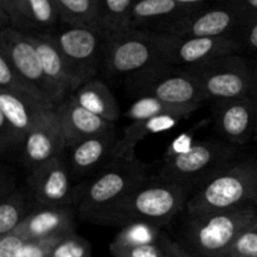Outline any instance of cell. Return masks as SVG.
<instances>
[{
  "mask_svg": "<svg viewBox=\"0 0 257 257\" xmlns=\"http://www.w3.org/2000/svg\"><path fill=\"white\" fill-rule=\"evenodd\" d=\"M140 160H115L99 171L77 198V212L83 221L112 225V220L133 191L146 181Z\"/></svg>",
  "mask_w": 257,
  "mask_h": 257,
  "instance_id": "1",
  "label": "cell"
},
{
  "mask_svg": "<svg viewBox=\"0 0 257 257\" xmlns=\"http://www.w3.org/2000/svg\"><path fill=\"white\" fill-rule=\"evenodd\" d=\"M257 200V158L231 163L201 183L187 202L191 218L250 205Z\"/></svg>",
  "mask_w": 257,
  "mask_h": 257,
  "instance_id": "2",
  "label": "cell"
},
{
  "mask_svg": "<svg viewBox=\"0 0 257 257\" xmlns=\"http://www.w3.org/2000/svg\"><path fill=\"white\" fill-rule=\"evenodd\" d=\"M191 187L158 180L143 181L118 210L112 225L146 222L161 227L187 207Z\"/></svg>",
  "mask_w": 257,
  "mask_h": 257,
  "instance_id": "3",
  "label": "cell"
},
{
  "mask_svg": "<svg viewBox=\"0 0 257 257\" xmlns=\"http://www.w3.org/2000/svg\"><path fill=\"white\" fill-rule=\"evenodd\" d=\"M257 221L252 203L191 218L186 242L197 257H227L238 236Z\"/></svg>",
  "mask_w": 257,
  "mask_h": 257,
  "instance_id": "4",
  "label": "cell"
},
{
  "mask_svg": "<svg viewBox=\"0 0 257 257\" xmlns=\"http://www.w3.org/2000/svg\"><path fill=\"white\" fill-rule=\"evenodd\" d=\"M104 72L109 77L132 78L163 64L155 33L137 28L104 32Z\"/></svg>",
  "mask_w": 257,
  "mask_h": 257,
  "instance_id": "5",
  "label": "cell"
},
{
  "mask_svg": "<svg viewBox=\"0 0 257 257\" xmlns=\"http://www.w3.org/2000/svg\"><path fill=\"white\" fill-rule=\"evenodd\" d=\"M233 145L202 141L187 151L171 156L158 171V178L191 187L201 185L228 165L235 156Z\"/></svg>",
  "mask_w": 257,
  "mask_h": 257,
  "instance_id": "6",
  "label": "cell"
},
{
  "mask_svg": "<svg viewBox=\"0 0 257 257\" xmlns=\"http://www.w3.org/2000/svg\"><path fill=\"white\" fill-rule=\"evenodd\" d=\"M48 34L80 85L97 78L104 67L105 33L102 28L62 24Z\"/></svg>",
  "mask_w": 257,
  "mask_h": 257,
  "instance_id": "7",
  "label": "cell"
},
{
  "mask_svg": "<svg viewBox=\"0 0 257 257\" xmlns=\"http://www.w3.org/2000/svg\"><path fill=\"white\" fill-rule=\"evenodd\" d=\"M188 69L197 77L206 99L221 102L251 95L253 69L240 55H222Z\"/></svg>",
  "mask_w": 257,
  "mask_h": 257,
  "instance_id": "8",
  "label": "cell"
},
{
  "mask_svg": "<svg viewBox=\"0 0 257 257\" xmlns=\"http://www.w3.org/2000/svg\"><path fill=\"white\" fill-rule=\"evenodd\" d=\"M163 63L155 69L132 78V89L140 97L150 95L177 107H200L206 100L197 77L188 68L170 69Z\"/></svg>",
  "mask_w": 257,
  "mask_h": 257,
  "instance_id": "9",
  "label": "cell"
},
{
  "mask_svg": "<svg viewBox=\"0 0 257 257\" xmlns=\"http://www.w3.org/2000/svg\"><path fill=\"white\" fill-rule=\"evenodd\" d=\"M0 54L7 58L22 77L37 85L55 108L68 99L65 93L45 75L29 33L13 27H3L0 32Z\"/></svg>",
  "mask_w": 257,
  "mask_h": 257,
  "instance_id": "10",
  "label": "cell"
},
{
  "mask_svg": "<svg viewBox=\"0 0 257 257\" xmlns=\"http://www.w3.org/2000/svg\"><path fill=\"white\" fill-rule=\"evenodd\" d=\"M155 39L161 60L170 67H195L217 57L235 54L240 48L237 40L231 37L197 38L155 33Z\"/></svg>",
  "mask_w": 257,
  "mask_h": 257,
  "instance_id": "11",
  "label": "cell"
},
{
  "mask_svg": "<svg viewBox=\"0 0 257 257\" xmlns=\"http://www.w3.org/2000/svg\"><path fill=\"white\" fill-rule=\"evenodd\" d=\"M54 108L38 100L0 89V150L7 152L20 146L28 133L47 119Z\"/></svg>",
  "mask_w": 257,
  "mask_h": 257,
  "instance_id": "12",
  "label": "cell"
},
{
  "mask_svg": "<svg viewBox=\"0 0 257 257\" xmlns=\"http://www.w3.org/2000/svg\"><path fill=\"white\" fill-rule=\"evenodd\" d=\"M29 187L40 207H70V203L77 201L72 186V172L62 157L32 170Z\"/></svg>",
  "mask_w": 257,
  "mask_h": 257,
  "instance_id": "13",
  "label": "cell"
},
{
  "mask_svg": "<svg viewBox=\"0 0 257 257\" xmlns=\"http://www.w3.org/2000/svg\"><path fill=\"white\" fill-rule=\"evenodd\" d=\"M246 19L242 13L230 4L198 13L193 10L162 34L197 38L228 37V33L238 29Z\"/></svg>",
  "mask_w": 257,
  "mask_h": 257,
  "instance_id": "14",
  "label": "cell"
},
{
  "mask_svg": "<svg viewBox=\"0 0 257 257\" xmlns=\"http://www.w3.org/2000/svg\"><path fill=\"white\" fill-rule=\"evenodd\" d=\"M215 123L226 142L242 146L255 140L257 110L251 95L216 102Z\"/></svg>",
  "mask_w": 257,
  "mask_h": 257,
  "instance_id": "15",
  "label": "cell"
},
{
  "mask_svg": "<svg viewBox=\"0 0 257 257\" xmlns=\"http://www.w3.org/2000/svg\"><path fill=\"white\" fill-rule=\"evenodd\" d=\"M22 146L23 160L30 170L62 157L60 155L67 148V143L57 112L54 110L47 119L35 125L24 138Z\"/></svg>",
  "mask_w": 257,
  "mask_h": 257,
  "instance_id": "16",
  "label": "cell"
},
{
  "mask_svg": "<svg viewBox=\"0 0 257 257\" xmlns=\"http://www.w3.org/2000/svg\"><path fill=\"white\" fill-rule=\"evenodd\" d=\"M119 138L114 128L93 136L70 147L68 166L75 176H85L105 167L114 161L115 146Z\"/></svg>",
  "mask_w": 257,
  "mask_h": 257,
  "instance_id": "17",
  "label": "cell"
},
{
  "mask_svg": "<svg viewBox=\"0 0 257 257\" xmlns=\"http://www.w3.org/2000/svg\"><path fill=\"white\" fill-rule=\"evenodd\" d=\"M13 232L25 241H37L74 231V211L70 207H40L28 213Z\"/></svg>",
  "mask_w": 257,
  "mask_h": 257,
  "instance_id": "18",
  "label": "cell"
},
{
  "mask_svg": "<svg viewBox=\"0 0 257 257\" xmlns=\"http://www.w3.org/2000/svg\"><path fill=\"white\" fill-rule=\"evenodd\" d=\"M55 112L64 133L67 148L114 128L113 123L93 114L92 112L75 103L70 97L58 105Z\"/></svg>",
  "mask_w": 257,
  "mask_h": 257,
  "instance_id": "19",
  "label": "cell"
},
{
  "mask_svg": "<svg viewBox=\"0 0 257 257\" xmlns=\"http://www.w3.org/2000/svg\"><path fill=\"white\" fill-rule=\"evenodd\" d=\"M29 33L30 39L33 40L35 48H37L43 65V70H44L48 79H50L55 85H58L65 93V95L69 98L70 94L80 87V84L68 67L60 50L58 49V47L48 33Z\"/></svg>",
  "mask_w": 257,
  "mask_h": 257,
  "instance_id": "20",
  "label": "cell"
},
{
  "mask_svg": "<svg viewBox=\"0 0 257 257\" xmlns=\"http://www.w3.org/2000/svg\"><path fill=\"white\" fill-rule=\"evenodd\" d=\"M185 118L186 117H183V115L177 114H163L158 115V117L132 122L125 128L122 137L118 140L117 146H115L114 161H136L137 160L136 147L141 141L145 140L150 135L171 130Z\"/></svg>",
  "mask_w": 257,
  "mask_h": 257,
  "instance_id": "21",
  "label": "cell"
},
{
  "mask_svg": "<svg viewBox=\"0 0 257 257\" xmlns=\"http://www.w3.org/2000/svg\"><path fill=\"white\" fill-rule=\"evenodd\" d=\"M70 98L107 122L114 124V122L119 119L120 108L117 99L108 85L99 78L85 82L70 94Z\"/></svg>",
  "mask_w": 257,
  "mask_h": 257,
  "instance_id": "22",
  "label": "cell"
},
{
  "mask_svg": "<svg viewBox=\"0 0 257 257\" xmlns=\"http://www.w3.org/2000/svg\"><path fill=\"white\" fill-rule=\"evenodd\" d=\"M193 9L195 8L185 7L176 0H136L132 8V28L138 29V27L143 24L168 19L170 22L173 19L176 23L192 13ZM173 24L171 23L170 25L172 27Z\"/></svg>",
  "mask_w": 257,
  "mask_h": 257,
  "instance_id": "23",
  "label": "cell"
},
{
  "mask_svg": "<svg viewBox=\"0 0 257 257\" xmlns=\"http://www.w3.org/2000/svg\"><path fill=\"white\" fill-rule=\"evenodd\" d=\"M60 24L100 28V0H53Z\"/></svg>",
  "mask_w": 257,
  "mask_h": 257,
  "instance_id": "24",
  "label": "cell"
},
{
  "mask_svg": "<svg viewBox=\"0 0 257 257\" xmlns=\"http://www.w3.org/2000/svg\"><path fill=\"white\" fill-rule=\"evenodd\" d=\"M0 89L7 90V92L13 93V94L19 95V97L38 100V102L55 109L49 98L37 85H34L29 80L25 79L24 77H22L12 67V64L8 62L7 58L2 54H0Z\"/></svg>",
  "mask_w": 257,
  "mask_h": 257,
  "instance_id": "25",
  "label": "cell"
},
{
  "mask_svg": "<svg viewBox=\"0 0 257 257\" xmlns=\"http://www.w3.org/2000/svg\"><path fill=\"white\" fill-rule=\"evenodd\" d=\"M197 109V107H177L162 102L155 97L145 95V97H138L137 100L131 107H128L123 115L132 122L163 114H177L187 118Z\"/></svg>",
  "mask_w": 257,
  "mask_h": 257,
  "instance_id": "26",
  "label": "cell"
},
{
  "mask_svg": "<svg viewBox=\"0 0 257 257\" xmlns=\"http://www.w3.org/2000/svg\"><path fill=\"white\" fill-rule=\"evenodd\" d=\"M166 238L161 227L146 222H132L124 225L113 238L109 248L133 247V246L155 243Z\"/></svg>",
  "mask_w": 257,
  "mask_h": 257,
  "instance_id": "27",
  "label": "cell"
},
{
  "mask_svg": "<svg viewBox=\"0 0 257 257\" xmlns=\"http://www.w3.org/2000/svg\"><path fill=\"white\" fill-rule=\"evenodd\" d=\"M24 14L29 30L34 32H53L60 23L53 0H24Z\"/></svg>",
  "mask_w": 257,
  "mask_h": 257,
  "instance_id": "28",
  "label": "cell"
},
{
  "mask_svg": "<svg viewBox=\"0 0 257 257\" xmlns=\"http://www.w3.org/2000/svg\"><path fill=\"white\" fill-rule=\"evenodd\" d=\"M136 0H100V28L104 32L132 28V8Z\"/></svg>",
  "mask_w": 257,
  "mask_h": 257,
  "instance_id": "29",
  "label": "cell"
},
{
  "mask_svg": "<svg viewBox=\"0 0 257 257\" xmlns=\"http://www.w3.org/2000/svg\"><path fill=\"white\" fill-rule=\"evenodd\" d=\"M27 201L24 195L19 191H13L7 196H3L0 205V236L13 232L28 215Z\"/></svg>",
  "mask_w": 257,
  "mask_h": 257,
  "instance_id": "30",
  "label": "cell"
},
{
  "mask_svg": "<svg viewBox=\"0 0 257 257\" xmlns=\"http://www.w3.org/2000/svg\"><path fill=\"white\" fill-rule=\"evenodd\" d=\"M177 245L167 238L148 245L133 246V247L109 248L113 257H172Z\"/></svg>",
  "mask_w": 257,
  "mask_h": 257,
  "instance_id": "31",
  "label": "cell"
},
{
  "mask_svg": "<svg viewBox=\"0 0 257 257\" xmlns=\"http://www.w3.org/2000/svg\"><path fill=\"white\" fill-rule=\"evenodd\" d=\"M92 245L75 232L68 233L62 238L48 257H90Z\"/></svg>",
  "mask_w": 257,
  "mask_h": 257,
  "instance_id": "32",
  "label": "cell"
},
{
  "mask_svg": "<svg viewBox=\"0 0 257 257\" xmlns=\"http://www.w3.org/2000/svg\"><path fill=\"white\" fill-rule=\"evenodd\" d=\"M0 14L4 23L15 29L29 32L24 14V0H0Z\"/></svg>",
  "mask_w": 257,
  "mask_h": 257,
  "instance_id": "33",
  "label": "cell"
},
{
  "mask_svg": "<svg viewBox=\"0 0 257 257\" xmlns=\"http://www.w3.org/2000/svg\"><path fill=\"white\" fill-rule=\"evenodd\" d=\"M227 257H257V221L238 236Z\"/></svg>",
  "mask_w": 257,
  "mask_h": 257,
  "instance_id": "34",
  "label": "cell"
},
{
  "mask_svg": "<svg viewBox=\"0 0 257 257\" xmlns=\"http://www.w3.org/2000/svg\"><path fill=\"white\" fill-rule=\"evenodd\" d=\"M67 235L54 236V237L43 238V240L37 241H27V243L23 247L22 253H20V257H48L54 248V246Z\"/></svg>",
  "mask_w": 257,
  "mask_h": 257,
  "instance_id": "35",
  "label": "cell"
},
{
  "mask_svg": "<svg viewBox=\"0 0 257 257\" xmlns=\"http://www.w3.org/2000/svg\"><path fill=\"white\" fill-rule=\"evenodd\" d=\"M27 241L15 232L0 236V257H20Z\"/></svg>",
  "mask_w": 257,
  "mask_h": 257,
  "instance_id": "36",
  "label": "cell"
},
{
  "mask_svg": "<svg viewBox=\"0 0 257 257\" xmlns=\"http://www.w3.org/2000/svg\"><path fill=\"white\" fill-rule=\"evenodd\" d=\"M238 29L243 42L250 48L257 50V19H246Z\"/></svg>",
  "mask_w": 257,
  "mask_h": 257,
  "instance_id": "37",
  "label": "cell"
},
{
  "mask_svg": "<svg viewBox=\"0 0 257 257\" xmlns=\"http://www.w3.org/2000/svg\"><path fill=\"white\" fill-rule=\"evenodd\" d=\"M235 7L247 19H257V0H225Z\"/></svg>",
  "mask_w": 257,
  "mask_h": 257,
  "instance_id": "38",
  "label": "cell"
},
{
  "mask_svg": "<svg viewBox=\"0 0 257 257\" xmlns=\"http://www.w3.org/2000/svg\"><path fill=\"white\" fill-rule=\"evenodd\" d=\"M251 97L253 98V102H255L256 110H257V68L256 69H253V84H252V90H251ZM255 140H257V127H256Z\"/></svg>",
  "mask_w": 257,
  "mask_h": 257,
  "instance_id": "39",
  "label": "cell"
},
{
  "mask_svg": "<svg viewBox=\"0 0 257 257\" xmlns=\"http://www.w3.org/2000/svg\"><path fill=\"white\" fill-rule=\"evenodd\" d=\"M180 4L185 5V7H190V8H196L197 5L200 4H205V3L211 2V0H176Z\"/></svg>",
  "mask_w": 257,
  "mask_h": 257,
  "instance_id": "40",
  "label": "cell"
},
{
  "mask_svg": "<svg viewBox=\"0 0 257 257\" xmlns=\"http://www.w3.org/2000/svg\"><path fill=\"white\" fill-rule=\"evenodd\" d=\"M172 257H197V256H193V255H190V253L183 252V251L177 246V248H176L175 253H173Z\"/></svg>",
  "mask_w": 257,
  "mask_h": 257,
  "instance_id": "41",
  "label": "cell"
}]
</instances>
